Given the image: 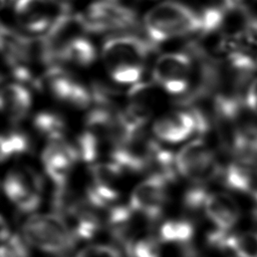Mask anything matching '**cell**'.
<instances>
[{"label":"cell","instance_id":"cell-1","mask_svg":"<svg viewBox=\"0 0 257 257\" xmlns=\"http://www.w3.org/2000/svg\"><path fill=\"white\" fill-rule=\"evenodd\" d=\"M157 49L149 39L123 34L108 38L102 45L103 62L113 81L135 84L141 80L145 61Z\"/></svg>","mask_w":257,"mask_h":257},{"label":"cell","instance_id":"cell-2","mask_svg":"<svg viewBox=\"0 0 257 257\" xmlns=\"http://www.w3.org/2000/svg\"><path fill=\"white\" fill-rule=\"evenodd\" d=\"M144 24L148 39L158 46L178 36L199 33L201 14L182 3L166 1L146 14Z\"/></svg>","mask_w":257,"mask_h":257},{"label":"cell","instance_id":"cell-3","mask_svg":"<svg viewBox=\"0 0 257 257\" xmlns=\"http://www.w3.org/2000/svg\"><path fill=\"white\" fill-rule=\"evenodd\" d=\"M22 231L27 243L48 254H66L77 242L67 222L54 212L28 217Z\"/></svg>","mask_w":257,"mask_h":257},{"label":"cell","instance_id":"cell-4","mask_svg":"<svg viewBox=\"0 0 257 257\" xmlns=\"http://www.w3.org/2000/svg\"><path fill=\"white\" fill-rule=\"evenodd\" d=\"M195 62V58L188 51L161 55L153 68L154 83L168 93L184 95L191 87Z\"/></svg>","mask_w":257,"mask_h":257},{"label":"cell","instance_id":"cell-5","mask_svg":"<svg viewBox=\"0 0 257 257\" xmlns=\"http://www.w3.org/2000/svg\"><path fill=\"white\" fill-rule=\"evenodd\" d=\"M176 165L179 175L194 184H203L218 179L222 166L215 153L202 138L189 142L176 154Z\"/></svg>","mask_w":257,"mask_h":257},{"label":"cell","instance_id":"cell-6","mask_svg":"<svg viewBox=\"0 0 257 257\" xmlns=\"http://www.w3.org/2000/svg\"><path fill=\"white\" fill-rule=\"evenodd\" d=\"M86 31L82 15L69 11L60 15L40 39V59L49 66L58 65L59 57L65 46Z\"/></svg>","mask_w":257,"mask_h":257},{"label":"cell","instance_id":"cell-7","mask_svg":"<svg viewBox=\"0 0 257 257\" xmlns=\"http://www.w3.org/2000/svg\"><path fill=\"white\" fill-rule=\"evenodd\" d=\"M42 189L43 181L40 175L29 167L9 171L3 182L7 198L24 213L33 212L39 207Z\"/></svg>","mask_w":257,"mask_h":257},{"label":"cell","instance_id":"cell-8","mask_svg":"<svg viewBox=\"0 0 257 257\" xmlns=\"http://www.w3.org/2000/svg\"><path fill=\"white\" fill-rule=\"evenodd\" d=\"M82 16L87 32L122 30L137 24V14L131 5L115 0L96 1Z\"/></svg>","mask_w":257,"mask_h":257},{"label":"cell","instance_id":"cell-9","mask_svg":"<svg viewBox=\"0 0 257 257\" xmlns=\"http://www.w3.org/2000/svg\"><path fill=\"white\" fill-rule=\"evenodd\" d=\"M163 177L150 174L133 190L128 205L137 214L154 222L161 218L168 199V185Z\"/></svg>","mask_w":257,"mask_h":257},{"label":"cell","instance_id":"cell-10","mask_svg":"<svg viewBox=\"0 0 257 257\" xmlns=\"http://www.w3.org/2000/svg\"><path fill=\"white\" fill-rule=\"evenodd\" d=\"M68 11L66 4L55 0H16L14 5L16 20L32 34L45 33L60 15Z\"/></svg>","mask_w":257,"mask_h":257},{"label":"cell","instance_id":"cell-11","mask_svg":"<svg viewBox=\"0 0 257 257\" xmlns=\"http://www.w3.org/2000/svg\"><path fill=\"white\" fill-rule=\"evenodd\" d=\"M77 160L79 159L75 147L65 139L48 142L41 156L45 173L55 188L66 187L72 167Z\"/></svg>","mask_w":257,"mask_h":257},{"label":"cell","instance_id":"cell-12","mask_svg":"<svg viewBox=\"0 0 257 257\" xmlns=\"http://www.w3.org/2000/svg\"><path fill=\"white\" fill-rule=\"evenodd\" d=\"M155 136L166 143H180L192 135L200 136L199 123L191 108H181L158 118L153 126Z\"/></svg>","mask_w":257,"mask_h":257},{"label":"cell","instance_id":"cell-13","mask_svg":"<svg viewBox=\"0 0 257 257\" xmlns=\"http://www.w3.org/2000/svg\"><path fill=\"white\" fill-rule=\"evenodd\" d=\"M204 214L215 229L231 231L241 217V209L235 199L225 192L210 193Z\"/></svg>","mask_w":257,"mask_h":257},{"label":"cell","instance_id":"cell-14","mask_svg":"<svg viewBox=\"0 0 257 257\" xmlns=\"http://www.w3.org/2000/svg\"><path fill=\"white\" fill-rule=\"evenodd\" d=\"M31 105L32 95L25 84L14 81L2 87L0 106L9 120L13 122L22 120L27 115Z\"/></svg>","mask_w":257,"mask_h":257},{"label":"cell","instance_id":"cell-15","mask_svg":"<svg viewBox=\"0 0 257 257\" xmlns=\"http://www.w3.org/2000/svg\"><path fill=\"white\" fill-rule=\"evenodd\" d=\"M1 51L9 69L17 66H27L32 54V41L24 35L1 26Z\"/></svg>","mask_w":257,"mask_h":257},{"label":"cell","instance_id":"cell-16","mask_svg":"<svg viewBox=\"0 0 257 257\" xmlns=\"http://www.w3.org/2000/svg\"><path fill=\"white\" fill-rule=\"evenodd\" d=\"M195 227L187 219H170L165 221L159 230V239L162 243L186 246L191 244Z\"/></svg>","mask_w":257,"mask_h":257},{"label":"cell","instance_id":"cell-17","mask_svg":"<svg viewBox=\"0 0 257 257\" xmlns=\"http://www.w3.org/2000/svg\"><path fill=\"white\" fill-rule=\"evenodd\" d=\"M96 58L94 45L82 35L69 42L62 50L59 63L65 62L77 66H88Z\"/></svg>","mask_w":257,"mask_h":257},{"label":"cell","instance_id":"cell-18","mask_svg":"<svg viewBox=\"0 0 257 257\" xmlns=\"http://www.w3.org/2000/svg\"><path fill=\"white\" fill-rule=\"evenodd\" d=\"M33 126L48 142L65 139L66 122L58 113L47 110L36 113L33 117Z\"/></svg>","mask_w":257,"mask_h":257},{"label":"cell","instance_id":"cell-19","mask_svg":"<svg viewBox=\"0 0 257 257\" xmlns=\"http://www.w3.org/2000/svg\"><path fill=\"white\" fill-rule=\"evenodd\" d=\"M222 251H230L236 257H257V230L230 232Z\"/></svg>","mask_w":257,"mask_h":257},{"label":"cell","instance_id":"cell-20","mask_svg":"<svg viewBox=\"0 0 257 257\" xmlns=\"http://www.w3.org/2000/svg\"><path fill=\"white\" fill-rule=\"evenodd\" d=\"M0 157L4 162L13 157L21 156L30 149V141L24 132L8 130L2 133L0 139Z\"/></svg>","mask_w":257,"mask_h":257},{"label":"cell","instance_id":"cell-21","mask_svg":"<svg viewBox=\"0 0 257 257\" xmlns=\"http://www.w3.org/2000/svg\"><path fill=\"white\" fill-rule=\"evenodd\" d=\"M161 241L153 235L135 236L127 241L123 248L127 257H161Z\"/></svg>","mask_w":257,"mask_h":257},{"label":"cell","instance_id":"cell-22","mask_svg":"<svg viewBox=\"0 0 257 257\" xmlns=\"http://www.w3.org/2000/svg\"><path fill=\"white\" fill-rule=\"evenodd\" d=\"M101 138L96 133L85 128L76 139L75 149L78 159L88 164H94L101 148Z\"/></svg>","mask_w":257,"mask_h":257},{"label":"cell","instance_id":"cell-23","mask_svg":"<svg viewBox=\"0 0 257 257\" xmlns=\"http://www.w3.org/2000/svg\"><path fill=\"white\" fill-rule=\"evenodd\" d=\"M89 171L92 183L112 188H116L115 185L124 172L120 166L111 160L91 164Z\"/></svg>","mask_w":257,"mask_h":257},{"label":"cell","instance_id":"cell-24","mask_svg":"<svg viewBox=\"0 0 257 257\" xmlns=\"http://www.w3.org/2000/svg\"><path fill=\"white\" fill-rule=\"evenodd\" d=\"M210 192L203 184H194L193 187L186 190L183 196V206L188 212L196 213L204 211L205 204Z\"/></svg>","mask_w":257,"mask_h":257},{"label":"cell","instance_id":"cell-25","mask_svg":"<svg viewBox=\"0 0 257 257\" xmlns=\"http://www.w3.org/2000/svg\"><path fill=\"white\" fill-rule=\"evenodd\" d=\"M76 257H121V254L112 245L92 244L81 249Z\"/></svg>","mask_w":257,"mask_h":257},{"label":"cell","instance_id":"cell-26","mask_svg":"<svg viewBox=\"0 0 257 257\" xmlns=\"http://www.w3.org/2000/svg\"><path fill=\"white\" fill-rule=\"evenodd\" d=\"M244 99L246 107L254 112H257V77L250 82L244 94Z\"/></svg>","mask_w":257,"mask_h":257},{"label":"cell","instance_id":"cell-27","mask_svg":"<svg viewBox=\"0 0 257 257\" xmlns=\"http://www.w3.org/2000/svg\"><path fill=\"white\" fill-rule=\"evenodd\" d=\"M256 1L257 0H223V6L232 10H248L249 6Z\"/></svg>","mask_w":257,"mask_h":257},{"label":"cell","instance_id":"cell-28","mask_svg":"<svg viewBox=\"0 0 257 257\" xmlns=\"http://www.w3.org/2000/svg\"><path fill=\"white\" fill-rule=\"evenodd\" d=\"M2 1V5L4 6L5 4H7V3H9V2H13V1H15L16 2V0H1Z\"/></svg>","mask_w":257,"mask_h":257}]
</instances>
